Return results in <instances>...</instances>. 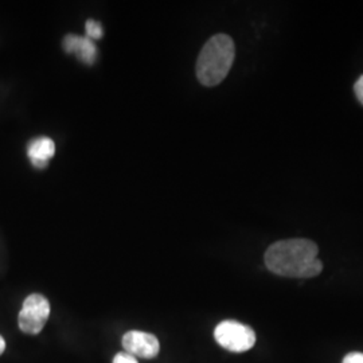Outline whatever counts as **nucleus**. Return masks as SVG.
I'll list each match as a JSON object with an SVG mask.
<instances>
[{
    "label": "nucleus",
    "instance_id": "nucleus-1",
    "mask_svg": "<svg viewBox=\"0 0 363 363\" xmlns=\"http://www.w3.org/2000/svg\"><path fill=\"white\" fill-rule=\"evenodd\" d=\"M318 245L304 238L277 241L265 252V264L271 272L292 279H310L323 271L318 259Z\"/></svg>",
    "mask_w": 363,
    "mask_h": 363
},
{
    "label": "nucleus",
    "instance_id": "nucleus-2",
    "mask_svg": "<svg viewBox=\"0 0 363 363\" xmlns=\"http://www.w3.org/2000/svg\"><path fill=\"white\" fill-rule=\"evenodd\" d=\"M235 57L233 39L217 34L208 39L196 61V77L205 86L220 84L230 72Z\"/></svg>",
    "mask_w": 363,
    "mask_h": 363
},
{
    "label": "nucleus",
    "instance_id": "nucleus-3",
    "mask_svg": "<svg viewBox=\"0 0 363 363\" xmlns=\"http://www.w3.org/2000/svg\"><path fill=\"white\" fill-rule=\"evenodd\" d=\"M214 337L220 347L232 352L250 350L256 343L255 331L235 320L220 322L214 330Z\"/></svg>",
    "mask_w": 363,
    "mask_h": 363
},
{
    "label": "nucleus",
    "instance_id": "nucleus-4",
    "mask_svg": "<svg viewBox=\"0 0 363 363\" xmlns=\"http://www.w3.org/2000/svg\"><path fill=\"white\" fill-rule=\"evenodd\" d=\"M50 316V303L43 295L33 294L23 301L18 316L19 328L30 335H37L46 325Z\"/></svg>",
    "mask_w": 363,
    "mask_h": 363
},
{
    "label": "nucleus",
    "instance_id": "nucleus-5",
    "mask_svg": "<svg viewBox=\"0 0 363 363\" xmlns=\"http://www.w3.org/2000/svg\"><path fill=\"white\" fill-rule=\"evenodd\" d=\"M123 347L125 352L133 357L152 359L157 357L160 345L155 335L132 330L123 337Z\"/></svg>",
    "mask_w": 363,
    "mask_h": 363
},
{
    "label": "nucleus",
    "instance_id": "nucleus-6",
    "mask_svg": "<svg viewBox=\"0 0 363 363\" xmlns=\"http://www.w3.org/2000/svg\"><path fill=\"white\" fill-rule=\"evenodd\" d=\"M64 49L66 52H73L78 57L79 61L84 64L91 65L97 58V49L93 40L88 37H78V35H66L64 39Z\"/></svg>",
    "mask_w": 363,
    "mask_h": 363
},
{
    "label": "nucleus",
    "instance_id": "nucleus-7",
    "mask_svg": "<svg viewBox=\"0 0 363 363\" xmlns=\"http://www.w3.org/2000/svg\"><path fill=\"white\" fill-rule=\"evenodd\" d=\"M55 154V144L50 138L40 136L31 140L27 147V155L33 166L37 169H45L49 160Z\"/></svg>",
    "mask_w": 363,
    "mask_h": 363
},
{
    "label": "nucleus",
    "instance_id": "nucleus-8",
    "mask_svg": "<svg viewBox=\"0 0 363 363\" xmlns=\"http://www.w3.org/2000/svg\"><path fill=\"white\" fill-rule=\"evenodd\" d=\"M85 28H86V34H88V38H101V37H103V34H104L101 23H99L97 21H93V19H89V21L86 22V26H85Z\"/></svg>",
    "mask_w": 363,
    "mask_h": 363
},
{
    "label": "nucleus",
    "instance_id": "nucleus-9",
    "mask_svg": "<svg viewBox=\"0 0 363 363\" xmlns=\"http://www.w3.org/2000/svg\"><path fill=\"white\" fill-rule=\"evenodd\" d=\"M113 363H139L136 357L130 355L128 352H118L113 358Z\"/></svg>",
    "mask_w": 363,
    "mask_h": 363
},
{
    "label": "nucleus",
    "instance_id": "nucleus-10",
    "mask_svg": "<svg viewBox=\"0 0 363 363\" xmlns=\"http://www.w3.org/2000/svg\"><path fill=\"white\" fill-rule=\"evenodd\" d=\"M342 363H363V352H350Z\"/></svg>",
    "mask_w": 363,
    "mask_h": 363
},
{
    "label": "nucleus",
    "instance_id": "nucleus-11",
    "mask_svg": "<svg viewBox=\"0 0 363 363\" xmlns=\"http://www.w3.org/2000/svg\"><path fill=\"white\" fill-rule=\"evenodd\" d=\"M354 91H355V96H357L358 101L363 105V74L357 79V82L354 85Z\"/></svg>",
    "mask_w": 363,
    "mask_h": 363
},
{
    "label": "nucleus",
    "instance_id": "nucleus-12",
    "mask_svg": "<svg viewBox=\"0 0 363 363\" xmlns=\"http://www.w3.org/2000/svg\"><path fill=\"white\" fill-rule=\"evenodd\" d=\"M6 350V340L0 335V355Z\"/></svg>",
    "mask_w": 363,
    "mask_h": 363
}]
</instances>
